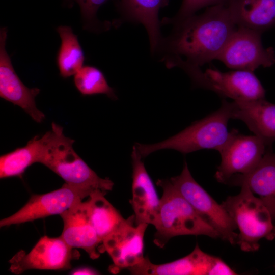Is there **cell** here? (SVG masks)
<instances>
[{
	"mask_svg": "<svg viewBox=\"0 0 275 275\" xmlns=\"http://www.w3.org/2000/svg\"><path fill=\"white\" fill-rule=\"evenodd\" d=\"M180 68L195 86L212 91L223 97L235 101L265 99V89L253 72L241 70L222 72L216 68L203 71L201 67L189 65Z\"/></svg>",
	"mask_w": 275,
	"mask_h": 275,
	"instance_id": "7",
	"label": "cell"
},
{
	"mask_svg": "<svg viewBox=\"0 0 275 275\" xmlns=\"http://www.w3.org/2000/svg\"><path fill=\"white\" fill-rule=\"evenodd\" d=\"M60 236L42 237L28 253L18 252L10 261V271L20 274L30 269L67 270L71 260L79 257Z\"/></svg>",
	"mask_w": 275,
	"mask_h": 275,
	"instance_id": "11",
	"label": "cell"
},
{
	"mask_svg": "<svg viewBox=\"0 0 275 275\" xmlns=\"http://www.w3.org/2000/svg\"><path fill=\"white\" fill-rule=\"evenodd\" d=\"M169 0H119L118 7L124 19L142 24L149 38L151 51L156 52L162 39L158 12Z\"/></svg>",
	"mask_w": 275,
	"mask_h": 275,
	"instance_id": "18",
	"label": "cell"
},
{
	"mask_svg": "<svg viewBox=\"0 0 275 275\" xmlns=\"http://www.w3.org/2000/svg\"><path fill=\"white\" fill-rule=\"evenodd\" d=\"M224 261L202 251L197 244L188 255L171 262L155 264L147 257L128 270L137 275H221Z\"/></svg>",
	"mask_w": 275,
	"mask_h": 275,
	"instance_id": "14",
	"label": "cell"
},
{
	"mask_svg": "<svg viewBox=\"0 0 275 275\" xmlns=\"http://www.w3.org/2000/svg\"><path fill=\"white\" fill-rule=\"evenodd\" d=\"M228 4L237 26L262 33L275 26V0H230Z\"/></svg>",
	"mask_w": 275,
	"mask_h": 275,
	"instance_id": "19",
	"label": "cell"
},
{
	"mask_svg": "<svg viewBox=\"0 0 275 275\" xmlns=\"http://www.w3.org/2000/svg\"><path fill=\"white\" fill-rule=\"evenodd\" d=\"M134 215L131 216L117 229L107 236L98 247L100 253L106 252L113 264L109 270L116 274L128 270L144 261V236L147 224L134 225Z\"/></svg>",
	"mask_w": 275,
	"mask_h": 275,
	"instance_id": "10",
	"label": "cell"
},
{
	"mask_svg": "<svg viewBox=\"0 0 275 275\" xmlns=\"http://www.w3.org/2000/svg\"><path fill=\"white\" fill-rule=\"evenodd\" d=\"M87 197L89 195L85 191L65 183L57 190L32 195L18 211L1 219L0 226L18 225L51 215H60Z\"/></svg>",
	"mask_w": 275,
	"mask_h": 275,
	"instance_id": "12",
	"label": "cell"
},
{
	"mask_svg": "<svg viewBox=\"0 0 275 275\" xmlns=\"http://www.w3.org/2000/svg\"><path fill=\"white\" fill-rule=\"evenodd\" d=\"M243 184L262 201L275 218V153L271 149L244 179L241 186Z\"/></svg>",
	"mask_w": 275,
	"mask_h": 275,
	"instance_id": "20",
	"label": "cell"
},
{
	"mask_svg": "<svg viewBox=\"0 0 275 275\" xmlns=\"http://www.w3.org/2000/svg\"><path fill=\"white\" fill-rule=\"evenodd\" d=\"M231 132L230 138L219 152L221 162L215 177L221 183L240 186L271 148L256 135H243L236 129Z\"/></svg>",
	"mask_w": 275,
	"mask_h": 275,
	"instance_id": "6",
	"label": "cell"
},
{
	"mask_svg": "<svg viewBox=\"0 0 275 275\" xmlns=\"http://www.w3.org/2000/svg\"><path fill=\"white\" fill-rule=\"evenodd\" d=\"M7 30H0V97L24 110L37 123L45 118L44 114L36 106V97L39 94L37 88H29L21 81L11 63L6 49Z\"/></svg>",
	"mask_w": 275,
	"mask_h": 275,
	"instance_id": "13",
	"label": "cell"
},
{
	"mask_svg": "<svg viewBox=\"0 0 275 275\" xmlns=\"http://www.w3.org/2000/svg\"><path fill=\"white\" fill-rule=\"evenodd\" d=\"M61 43L57 56V64L60 75L63 78L74 75L83 66L85 54L77 36L68 26L57 28Z\"/></svg>",
	"mask_w": 275,
	"mask_h": 275,
	"instance_id": "23",
	"label": "cell"
},
{
	"mask_svg": "<svg viewBox=\"0 0 275 275\" xmlns=\"http://www.w3.org/2000/svg\"><path fill=\"white\" fill-rule=\"evenodd\" d=\"M232 118L243 121L250 130L271 148L275 141V104L265 99L231 102Z\"/></svg>",
	"mask_w": 275,
	"mask_h": 275,
	"instance_id": "17",
	"label": "cell"
},
{
	"mask_svg": "<svg viewBox=\"0 0 275 275\" xmlns=\"http://www.w3.org/2000/svg\"><path fill=\"white\" fill-rule=\"evenodd\" d=\"M232 119L231 102L223 100L219 109L163 141L152 144L136 143L142 157L156 151L173 149L187 154L203 149H213L219 152L229 141L231 131L228 124Z\"/></svg>",
	"mask_w": 275,
	"mask_h": 275,
	"instance_id": "3",
	"label": "cell"
},
{
	"mask_svg": "<svg viewBox=\"0 0 275 275\" xmlns=\"http://www.w3.org/2000/svg\"><path fill=\"white\" fill-rule=\"evenodd\" d=\"M142 158L134 145L131 153L132 182L130 203L136 225L144 223L154 226L159 211L160 199Z\"/></svg>",
	"mask_w": 275,
	"mask_h": 275,
	"instance_id": "15",
	"label": "cell"
},
{
	"mask_svg": "<svg viewBox=\"0 0 275 275\" xmlns=\"http://www.w3.org/2000/svg\"><path fill=\"white\" fill-rule=\"evenodd\" d=\"M230 0H183L177 14L171 18H166L163 23L173 25L195 14L201 8L217 4L227 3Z\"/></svg>",
	"mask_w": 275,
	"mask_h": 275,
	"instance_id": "25",
	"label": "cell"
},
{
	"mask_svg": "<svg viewBox=\"0 0 275 275\" xmlns=\"http://www.w3.org/2000/svg\"><path fill=\"white\" fill-rule=\"evenodd\" d=\"M79 4L83 18L89 21L95 18L98 9L108 0H75Z\"/></svg>",
	"mask_w": 275,
	"mask_h": 275,
	"instance_id": "26",
	"label": "cell"
},
{
	"mask_svg": "<svg viewBox=\"0 0 275 275\" xmlns=\"http://www.w3.org/2000/svg\"><path fill=\"white\" fill-rule=\"evenodd\" d=\"M45 134L36 135L26 145L0 156L1 179L12 177H21L26 169L35 163H39L44 142Z\"/></svg>",
	"mask_w": 275,
	"mask_h": 275,
	"instance_id": "22",
	"label": "cell"
},
{
	"mask_svg": "<svg viewBox=\"0 0 275 275\" xmlns=\"http://www.w3.org/2000/svg\"><path fill=\"white\" fill-rule=\"evenodd\" d=\"M74 84L83 95L105 94L112 99L117 98L114 89L109 86L103 73L95 67L82 66L74 75Z\"/></svg>",
	"mask_w": 275,
	"mask_h": 275,
	"instance_id": "24",
	"label": "cell"
},
{
	"mask_svg": "<svg viewBox=\"0 0 275 275\" xmlns=\"http://www.w3.org/2000/svg\"><path fill=\"white\" fill-rule=\"evenodd\" d=\"M171 182L197 212L217 232L219 237L231 244H236L238 233L234 221L216 201L193 177L184 163L181 174Z\"/></svg>",
	"mask_w": 275,
	"mask_h": 275,
	"instance_id": "8",
	"label": "cell"
},
{
	"mask_svg": "<svg viewBox=\"0 0 275 275\" xmlns=\"http://www.w3.org/2000/svg\"><path fill=\"white\" fill-rule=\"evenodd\" d=\"M228 3L209 6L174 25L156 51L167 67H201L216 59L237 26Z\"/></svg>",
	"mask_w": 275,
	"mask_h": 275,
	"instance_id": "1",
	"label": "cell"
},
{
	"mask_svg": "<svg viewBox=\"0 0 275 275\" xmlns=\"http://www.w3.org/2000/svg\"><path fill=\"white\" fill-rule=\"evenodd\" d=\"M60 215L63 222L61 237L65 242L72 248L85 250L92 259L98 258L101 242L90 220L86 201L77 203Z\"/></svg>",
	"mask_w": 275,
	"mask_h": 275,
	"instance_id": "16",
	"label": "cell"
},
{
	"mask_svg": "<svg viewBox=\"0 0 275 275\" xmlns=\"http://www.w3.org/2000/svg\"><path fill=\"white\" fill-rule=\"evenodd\" d=\"M39 163L52 171L68 185L81 189L89 196L97 191L107 193L114 186L108 178H102L76 153L74 140L66 137L60 125L52 122L51 130L45 133Z\"/></svg>",
	"mask_w": 275,
	"mask_h": 275,
	"instance_id": "2",
	"label": "cell"
},
{
	"mask_svg": "<svg viewBox=\"0 0 275 275\" xmlns=\"http://www.w3.org/2000/svg\"><path fill=\"white\" fill-rule=\"evenodd\" d=\"M262 33L237 26L216 59L235 70L253 72L260 66H271L275 63V51L272 47L264 48Z\"/></svg>",
	"mask_w": 275,
	"mask_h": 275,
	"instance_id": "9",
	"label": "cell"
},
{
	"mask_svg": "<svg viewBox=\"0 0 275 275\" xmlns=\"http://www.w3.org/2000/svg\"><path fill=\"white\" fill-rule=\"evenodd\" d=\"M238 195L229 196L221 205L235 223L239 233L236 244L244 252H255L262 238H275V218L262 201L246 184Z\"/></svg>",
	"mask_w": 275,
	"mask_h": 275,
	"instance_id": "5",
	"label": "cell"
},
{
	"mask_svg": "<svg viewBox=\"0 0 275 275\" xmlns=\"http://www.w3.org/2000/svg\"><path fill=\"white\" fill-rule=\"evenodd\" d=\"M97 273L93 269L85 267L74 269L71 272V274H97Z\"/></svg>",
	"mask_w": 275,
	"mask_h": 275,
	"instance_id": "27",
	"label": "cell"
},
{
	"mask_svg": "<svg viewBox=\"0 0 275 275\" xmlns=\"http://www.w3.org/2000/svg\"><path fill=\"white\" fill-rule=\"evenodd\" d=\"M162 189L159 213L154 225V243L163 248L172 237L181 235H219L175 187L170 179H158Z\"/></svg>",
	"mask_w": 275,
	"mask_h": 275,
	"instance_id": "4",
	"label": "cell"
},
{
	"mask_svg": "<svg viewBox=\"0 0 275 275\" xmlns=\"http://www.w3.org/2000/svg\"><path fill=\"white\" fill-rule=\"evenodd\" d=\"M106 193L97 191L86 201L88 215L101 242L121 226L126 219L105 197Z\"/></svg>",
	"mask_w": 275,
	"mask_h": 275,
	"instance_id": "21",
	"label": "cell"
}]
</instances>
